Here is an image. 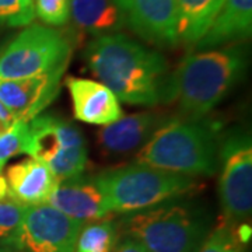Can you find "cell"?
<instances>
[{
    "label": "cell",
    "mask_w": 252,
    "mask_h": 252,
    "mask_svg": "<svg viewBox=\"0 0 252 252\" xmlns=\"http://www.w3.org/2000/svg\"><path fill=\"white\" fill-rule=\"evenodd\" d=\"M64 70L26 79H0V102L17 122H30L56 98Z\"/></svg>",
    "instance_id": "cell-11"
},
{
    "label": "cell",
    "mask_w": 252,
    "mask_h": 252,
    "mask_svg": "<svg viewBox=\"0 0 252 252\" xmlns=\"http://www.w3.org/2000/svg\"><path fill=\"white\" fill-rule=\"evenodd\" d=\"M114 252H149L140 243H137L133 238H127L118 247Z\"/></svg>",
    "instance_id": "cell-26"
},
{
    "label": "cell",
    "mask_w": 252,
    "mask_h": 252,
    "mask_svg": "<svg viewBox=\"0 0 252 252\" xmlns=\"http://www.w3.org/2000/svg\"><path fill=\"white\" fill-rule=\"evenodd\" d=\"M245 67L247 54L240 45L190 54L167 77L161 99H177L182 115L202 119L234 87Z\"/></svg>",
    "instance_id": "cell-2"
},
{
    "label": "cell",
    "mask_w": 252,
    "mask_h": 252,
    "mask_svg": "<svg viewBox=\"0 0 252 252\" xmlns=\"http://www.w3.org/2000/svg\"><path fill=\"white\" fill-rule=\"evenodd\" d=\"M72 0H34L35 16L49 26H63L70 18Z\"/></svg>",
    "instance_id": "cell-23"
},
{
    "label": "cell",
    "mask_w": 252,
    "mask_h": 252,
    "mask_svg": "<svg viewBox=\"0 0 252 252\" xmlns=\"http://www.w3.org/2000/svg\"><path fill=\"white\" fill-rule=\"evenodd\" d=\"M6 199H11L10 198L9 184H7L6 177L1 175V171H0V200H6Z\"/></svg>",
    "instance_id": "cell-27"
},
{
    "label": "cell",
    "mask_w": 252,
    "mask_h": 252,
    "mask_svg": "<svg viewBox=\"0 0 252 252\" xmlns=\"http://www.w3.org/2000/svg\"><path fill=\"white\" fill-rule=\"evenodd\" d=\"M6 180L10 198L24 206L46 203L58 180L45 164L27 158L10 165Z\"/></svg>",
    "instance_id": "cell-15"
},
{
    "label": "cell",
    "mask_w": 252,
    "mask_h": 252,
    "mask_svg": "<svg viewBox=\"0 0 252 252\" xmlns=\"http://www.w3.org/2000/svg\"><path fill=\"white\" fill-rule=\"evenodd\" d=\"M70 17L81 31L95 36L115 34L125 27L114 0H72Z\"/></svg>",
    "instance_id": "cell-17"
},
{
    "label": "cell",
    "mask_w": 252,
    "mask_h": 252,
    "mask_svg": "<svg viewBox=\"0 0 252 252\" xmlns=\"http://www.w3.org/2000/svg\"><path fill=\"white\" fill-rule=\"evenodd\" d=\"M178 41L195 46L216 20L224 0H175Z\"/></svg>",
    "instance_id": "cell-18"
},
{
    "label": "cell",
    "mask_w": 252,
    "mask_h": 252,
    "mask_svg": "<svg viewBox=\"0 0 252 252\" xmlns=\"http://www.w3.org/2000/svg\"><path fill=\"white\" fill-rule=\"evenodd\" d=\"M118 243V225L112 220H98L83 225L74 252H114Z\"/></svg>",
    "instance_id": "cell-19"
},
{
    "label": "cell",
    "mask_w": 252,
    "mask_h": 252,
    "mask_svg": "<svg viewBox=\"0 0 252 252\" xmlns=\"http://www.w3.org/2000/svg\"><path fill=\"white\" fill-rule=\"evenodd\" d=\"M252 0H224L216 20L195 45L206 51L244 41L251 36Z\"/></svg>",
    "instance_id": "cell-16"
},
{
    "label": "cell",
    "mask_w": 252,
    "mask_h": 252,
    "mask_svg": "<svg viewBox=\"0 0 252 252\" xmlns=\"http://www.w3.org/2000/svg\"><path fill=\"white\" fill-rule=\"evenodd\" d=\"M84 59L94 76L130 105L153 107L160 102L167 80V61L124 34L97 36L87 45Z\"/></svg>",
    "instance_id": "cell-1"
},
{
    "label": "cell",
    "mask_w": 252,
    "mask_h": 252,
    "mask_svg": "<svg viewBox=\"0 0 252 252\" xmlns=\"http://www.w3.org/2000/svg\"><path fill=\"white\" fill-rule=\"evenodd\" d=\"M28 122H17L0 135V171L11 157L24 153L27 142Z\"/></svg>",
    "instance_id": "cell-22"
},
{
    "label": "cell",
    "mask_w": 252,
    "mask_h": 252,
    "mask_svg": "<svg viewBox=\"0 0 252 252\" xmlns=\"http://www.w3.org/2000/svg\"><path fill=\"white\" fill-rule=\"evenodd\" d=\"M26 206L13 199L0 200V241L13 247ZM14 248V247H13Z\"/></svg>",
    "instance_id": "cell-21"
},
{
    "label": "cell",
    "mask_w": 252,
    "mask_h": 252,
    "mask_svg": "<svg viewBox=\"0 0 252 252\" xmlns=\"http://www.w3.org/2000/svg\"><path fill=\"white\" fill-rule=\"evenodd\" d=\"M74 118L90 125L105 126L122 117L115 94L102 83L90 79L67 77Z\"/></svg>",
    "instance_id": "cell-13"
},
{
    "label": "cell",
    "mask_w": 252,
    "mask_h": 252,
    "mask_svg": "<svg viewBox=\"0 0 252 252\" xmlns=\"http://www.w3.org/2000/svg\"><path fill=\"white\" fill-rule=\"evenodd\" d=\"M199 252H240L238 238L230 224L220 225L205 240Z\"/></svg>",
    "instance_id": "cell-24"
},
{
    "label": "cell",
    "mask_w": 252,
    "mask_h": 252,
    "mask_svg": "<svg viewBox=\"0 0 252 252\" xmlns=\"http://www.w3.org/2000/svg\"><path fill=\"white\" fill-rule=\"evenodd\" d=\"M11 250H13V247L10 244L0 241V252H11Z\"/></svg>",
    "instance_id": "cell-28"
},
{
    "label": "cell",
    "mask_w": 252,
    "mask_h": 252,
    "mask_svg": "<svg viewBox=\"0 0 252 252\" xmlns=\"http://www.w3.org/2000/svg\"><path fill=\"white\" fill-rule=\"evenodd\" d=\"M95 182L108 200L111 212L135 213L161 205L196 187L192 177L170 172L143 162L98 174Z\"/></svg>",
    "instance_id": "cell-4"
},
{
    "label": "cell",
    "mask_w": 252,
    "mask_h": 252,
    "mask_svg": "<svg viewBox=\"0 0 252 252\" xmlns=\"http://www.w3.org/2000/svg\"><path fill=\"white\" fill-rule=\"evenodd\" d=\"M46 203L81 223L104 220L111 213L108 200L95 180L81 175L58 181Z\"/></svg>",
    "instance_id": "cell-12"
},
{
    "label": "cell",
    "mask_w": 252,
    "mask_h": 252,
    "mask_svg": "<svg viewBox=\"0 0 252 252\" xmlns=\"http://www.w3.org/2000/svg\"><path fill=\"white\" fill-rule=\"evenodd\" d=\"M83 225L48 203L26 206L13 247L23 252H74Z\"/></svg>",
    "instance_id": "cell-9"
},
{
    "label": "cell",
    "mask_w": 252,
    "mask_h": 252,
    "mask_svg": "<svg viewBox=\"0 0 252 252\" xmlns=\"http://www.w3.org/2000/svg\"><path fill=\"white\" fill-rule=\"evenodd\" d=\"M219 130L202 119L167 121L137 153V161L182 175H213L219 164Z\"/></svg>",
    "instance_id": "cell-3"
},
{
    "label": "cell",
    "mask_w": 252,
    "mask_h": 252,
    "mask_svg": "<svg viewBox=\"0 0 252 252\" xmlns=\"http://www.w3.org/2000/svg\"><path fill=\"white\" fill-rule=\"evenodd\" d=\"M125 26L144 41L174 46L178 41V14L175 0H114Z\"/></svg>",
    "instance_id": "cell-10"
},
{
    "label": "cell",
    "mask_w": 252,
    "mask_h": 252,
    "mask_svg": "<svg viewBox=\"0 0 252 252\" xmlns=\"http://www.w3.org/2000/svg\"><path fill=\"white\" fill-rule=\"evenodd\" d=\"M165 122V118L154 112H139L121 117L99 130V143L109 153H129L140 146L143 147Z\"/></svg>",
    "instance_id": "cell-14"
},
{
    "label": "cell",
    "mask_w": 252,
    "mask_h": 252,
    "mask_svg": "<svg viewBox=\"0 0 252 252\" xmlns=\"http://www.w3.org/2000/svg\"><path fill=\"white\" fill-rule=\"evenodd\" d=\"M72 44L55 28L32 24L0 55V79H26L67 69Z\"/></svg>",
    "instance_id": "cell-7"
},
{
    "label": "cell",
    "mask_w": 252,
    "mask_h": 252,
    "mask_svg": "<svg viewBox=\"0 0 252 252\" xmlns=\"http://www.w3.org/2000/svg\"><path fill=\"white\" fill-rule=\"evenodd\" d=\"M220 200L225 219L231 223L245 221L252 209V146L247 133L225 139L220 152Z\"/></svg>",
    "instance_id": "cell-8"
},
{
    "label": "cell",
    "mask_w": 252,
    "mask_h": 252,
    "mask_svg": "<svg viewBox=\"0 0 252 252\" xmlns=\"http://www.w3.org/2000/svg\"><path fill=\"white\" fill-rule=\"evenodd\" d=\"M24 153L51 170L58 181L81 175L87 164V146L77 126L52 114L27 124Z\"/></svg>",
    "instance_id": "cell-6"
},
{
    "label": "cell",
    "mask_w": 252,
    "mask_h": 252,
    "mask_svg": "<svg viewBox=\"0 0 252 252\" xmlns=\"http://www.w3.org/2000/svg\"><path fill=\"white\" fill-rule=\"evenodd\" d=\"M122 225L149 252H199L205 243L206 225L182 205H157L127 213Z\"/></svg>",
    "instance_id": "cell-5"
},
{
    "label": "cell",
    "mask_w": 252,
    "mask_h": 252,
    "mask_svg": "<svg viewBox=\"0 0 252 252\" xmlns=\"http://www.w3.org/2000/svg\"><path fill=\"white\" fill-rule=\"evenodd\" d=\"M14 124H17L16 118L13 117V114L10 112L9 109L0 102V135L7 132Z\"/></svg>",
    "instance_id": "cell-25"
},
{
    "label": "cell",
    "mask_w": 252,
    "mask_h": 252,
    "mask_svg": "<svg viewBox=\"0 0 252 252\" xmlns=\"http://www.w3.org/2000/svg\"><path fill=\"white\" fill-rule=\"evenodd\" d=\"M35 18L34 0H0V24L26 27Z\"/></svg>",
    "instance_id": "cell-20"
}]
</instances>
